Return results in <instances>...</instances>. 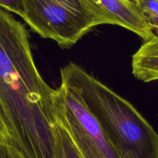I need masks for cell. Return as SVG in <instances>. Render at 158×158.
<instances>
[{
	"instance_id": "obj_11",
	"label": "cell",
	"mask_w": 158,
	"mask_h": 158,
	"mask_svg": "<svg viewBox=\"0 0 158 158\" xmlns=\"http://www.w3.org/2000/svg\"><path fill=\"white\" fill-rule=\"evenodd\" d=\"M0 158H26L13 145L0 143Z\"/></svg>"
},
{
	"instance_id": "obj_9",
	"label": "cell",
	"mask_w": 158,
	"mask_h": 158,
	"mask_svg": "<svg viewBox=\"0 0 158 158\" xmlns=\"http://www.w3.org/2000/svg\"><path fill=\"white\" fill-rule=\"evenodd\" d=\"M0 7L22 17L24 14L23 0H0Z\"/></svg>"
},
{
	"instance_id": "obj_5",
	"label": "cell",
	"mask_w": 158,
	"mask_h": 158,
	"mask_svg": "<svg viewBox=\"0 0 158 158\" xmlns=\"http://www.w3.org/2000/svg\"><path fill=\"white\" fill-rule=\"evenodd\" d=\"M97 25L122 26L141 37L152 38V32L135 3L131 0H80Z\"/></svg>"
},
{
	"instance_id": "obj_10",
	"label": "cell",
	"mask_w": 158,
	"mask_h": 158,
	"mask_svg": "<svg viewBox=\"0 0 158 158\" xmlns=\"http://www.w3.org/2000/svg\"><path fill=\"white\" fill-rule=\"evenodd\" d=\"M0 143L12 145V138L3 113L0 108Z\"/></svg>"
},
{
	"instance_id": "obj_2",
	"label": "cell",
	"mask_w": 158,
	"mask_h": 158,
	"mask_svg": "<svg viewBox=\"0 0 158 158\" xmlns=\"http://www.w3.org/2000/svg\"><path fill=\"white\" fill-rule=\"evenodd\" d=\"M61 80L94 116L120 158H158L157 133L130 102L73 63L62 68Z\"/></svg>"
},
{
	"instance_id": "obj_7",
	"label": "cell",
	"mask_w": 158,
	"mask_h": 158,
	"mask_svg": "<svg viewBox=\"0 0 158 158\" xmlns=\"http://www.w3.org/2000/svg\"><path fill=\"white\" fill-rule=\"evenodd\" d=\"M53 133L55 158H83L67 131L57 121L54 125Z\"/></svg>"
},
{
	"instance_id": "obj_4",
	"label": "cell",
	"mask_w": 158,
	"mask_h": 158,
	"mask_svg": "<svg viewBox=\"0 0 158 158\" xmlns=\"http://www.w3.org/2000/svg\"><path fill=\"white\" fill-rule=\"evenodd\" d=\"M56 120L66 129L83 158H120L94 116L66 86L56 89Z\"/></svg>"
},
{
	"instance_id": "obj_12",
	"label": "cell",
	"mask_w": 158,
	"mask_h": 158,
	"mask_svg": "<svg viewBox=\"0 0 158 158\" xmlns=\"http://www.w3.org/2000/svg\"><path fill=\"white\" fill-rule=\"evenodd\" d=\"M131 1H132V2H134V1H135V0H131Z\"/></svg>"
},
{
	"instance_id": "obj_8",
	"label": "cell",
	"mask_w": 158,
	"mask_h": 158,
	"mask_svg": "<svg viewBox=\"0 0 158 158\" xmlns=\"http://www.w3.org/2000/svg\"><path fill=\"white\" fill-rule=\"evenodd\" d=\"M154 36H158V0H135L134 2Z\"/></svg>"
},
{
	"instance_id": "obj_1",
	"label": "cell",
	"mask_w": 158,
	"mask_h": 158,
	"mask_svg": "<svg viewBox=\"0 0 158 158\" xmlns=\"http://www.w3.org/2000/svg\"><path fill=\"white\" fill-rule=\"evenodd\" d=\"M40 76L25 26L0 9V108L26 158H55V97Z\"/></svg>"
},
{
	"instance_id": "obj_6",
	"label": "cell",
	"mask_w": 158,
	"mask_h": 158,
	"mask_svg": "<svg viewBox=\"0 0 158 158\" xmlns=\"http://www.w3.org/2000/svg\"><path fill=\"white\" fill-rule=\"evenodd\" d=\"M132 73L141 81L158 80V36L144 41L132 57Z\"/></svg>"
},
{
	"instance_id": "obj_3",
	"label": "cell",
	"mask_w": 158,
	"mask_h": 158,
	"mask_svg": "<svg viewBox=\"0 0 158 158\" xmlns=\"http://www.w3.org/2000/svg\"><path fill=\"white\" fill-rule=\"evenodd\" d=\"M22 16L34 32L63 48L77 43L98 26L80 0H23Z\"/></svg>"
}]
</instances>
